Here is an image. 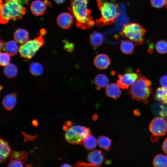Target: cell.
<instances>
[{"instance_id": "obj_19", "label": "cell", "mask_w": 167, "mask_h": 167, "mask_svg": "<svg viewBox=\"0 0 167 167\" xmlns=\"http://www.w3.org/2000/svg\"><path fill=\"white\" fill-rule=\"evenodd\" d=\"M94 82L97 89L100 90L101 88L107 86L108 84L109 80L105 75L100 73L96 76Z\"/></svg>"}, {"instance_id": "obj_25", "label": "cell", "mask_w": 167, "mask_h": 167, "mask_svg": "<svg viewBox=\"0 0 167 167\" xmlns=\"http://www.w3.org/2000/svg\"><path fill=\"white\" fill-rule=\"evenodd\" d=\"M97 142L100 148L108 150L111 146L112 140L108 137L101 135L98 137Z\"/></svg>"}, {"instance_id": "obj_38", "label": "cell", "mask_w": 167, "mask_h": 167, "mask_svg": "<svg viewBox=\"0 0 167 167\" xmlns=\"http://www.w3.org/2000/svg\"><path fill=\"white\" fill-rule=\"evenodd\" d=\"M65 124L68 127H70L72 126V125L73 123L72 121H68L65 122Z\"/></svg>"}, {"instance_id": "obj_34", "label": "cell", "mask_w": 167, "mask_h": 167, "mask_svg": "<svg viewBox=\"0 0 167 167\" xmlns=\"http://www.w3.org/2000/svg\"><path fill=\"white\" fill-rule=\"evenodd\" d=\"M159 83L162 87L167 88V75L161 77L159 79Z\"/></svg>"}, {"instance_id": "obj_4", "label": "cell", "mask_w": 167, "mask_h": 167, "mask_svg": "<svg viewBox=\"0 0 167 167\" xmlns=\"http://www.w3.org/2000/svg\"><path fill=\"white\" fill-rule=\"evenodd\" d=\"M151 84L150 80L139 74L129 88V93L132 99L146 103L152 91Z\"/></svg>"}, {"instance_id": "obj_21", "label": "cell", "mask_w": 167, "mask_h": 167, "mask_svg": "<svg viewBox=\"0 0 167 167\" xmlns=\"http://www.w3.org/2000/svg\"><path fill=\"white\" fill-rule=\"evenodd\" d=\"M155 99L164 104H167V88L163 87L158 88L156 90Z\"/></svg>"}, {"instance_id": "obj_37", "label": "cell", "mask_w": 167, "mask_h": 167, "mask_svg": "<svg viewBox=\"0 0 167 167\" xmlns=\"http://www.w3.org/2000/svg\"><path fill=\"white\" fill-rule=\"evenodd\" d=\"M24 136L25 140H28V139H34L36 137L35 136H32L31 135H28L25 134V133H24Z\"/></svg>"}, {"instance_id": "obj_41", "label": "cell", "mask_w": 167, "mask_h": 167, "mask_svg": "<svg viewBox=\"0 0 167 167\" xmlns=\"http://www.w3.org/2000/svg\"><path fill=\"white\" fill-rule=\"evenodd\" d=\"M5 42L2 40H0V48H3L5 44Z\"/></svg>"}, {"instance_id": "obj_28", "label": "cell", "mask_w": 167, "mask_h": 167, "mask_svg": "<svg viewBox=\"0 0 167 167\" xmlns=\"http://www.w3.org/2000/svg\"><path fill=\"white\" fill-rule=\"evenodd\" d=\"M28 156V153L24 151H14L11 155L10 161L17 160L23 161L25 163Z\"/></svg>"}, {"instance_id": "obj_5", "label": "cell", "mask_w": 167, "mask_h": 167, "mask_svg": "<svg viewBox=\"0 0 167 167\" xmlns=\"http://www.w3.org/2000/svg\"><path fill=\"white\" fill-rule=\"evenodd\" d=\"M146 30L139 24L131 23L124 24L122 35L132 41L135 45L142 44L144 41Z\"/></svg>"}, {"instance_id": "obj_7", "label": "cell", "mask_w": 167, "mask_h": 167, "mask_svg": "<svg viewBox=\"0 0 167 167\" xmlns=\"http://www.w3.org/2000/svg\"><path fill=\"white\" fill-rule=\"evenodd\" d=\"M44 43V40L40 35L22 44L19 47V51L21 57L30 59Z\"/></svg>"}, {"instance_id": "obj_15", "label": "cell", "mask_w": 167, "mask_h": 167, "mask_svg": "<svg viewBox=\"0 0 167 167\" xmlns=\"http://www.w3.org/2000/svg\"><path fill=\"white\" fill-rule=\"evenodd\" d=\"M16 94L11 93L6 95L2 101L3 106L6 110H9L12 109L16 104Z\"/></svg>"}, {"instance_id": "obj_43", "label": "cell", "mask_w": 167, "mask_h": 167, "mask_svg": "<svg viewBox=\"0 0 167 167\" xmlns=\"http://www.w3.org/2000/svg\"><path fill=\"white\" fill-rule=\"evenodd\" d=\"M92 118L94 120H96L97 118V115H94L92 117Z\"/></svg>"}, {"instance_id": "obj_16", "label": "cell", "mask_w": 167, "mask_h": 167, "mask_svg": "<svg viewBox=\"0 0 167 167\" xmlns=\"http://www.w3.org/2000/svg\"><path fill=\"white\" fill-rule=\"evenodd\" d=\"M14 37L15 40L16 42L22 44L28 41L29 33L26 30L19 28L15 31Z\"/></svg>"}, {"instance_id": "obj_31", "label": "cell", "mask_w": 167, "mask_h": 167, "mask_svg": "<svg viewBox=\"0 0 167 167\" xmlns=\"http://www.w3.org/2000/svg\"><path fill=\"white\" fill-rule=\"evenodd\" d=\"M152 6L156 8H161L167 5V0H150Z\"/></svg>"}, {"instance_id": "obj_40", "label": "cell", "mask_w": 167, "mask_h": 167, "mask_svg": "<svg viewBox=\"0 0 167 167\" xmlns=\"http://www.w3.org/2000/svg\"><path fill=\"white\" fill-rule=\"evenodd\" d=\"M54 1L58 4H61L63 3L65 0H54Z\"/></svg>"}, {"instance_id": "obj_35", "label": "cell", "mask_w": 167, "mask_h": 167, "mask_svg": "<svg viewBox=\"0 0 167 167\" xmlns=\"http://www.w3.org/2000/svg\"><path fill=\"white\" fill-rule=\"evenodd\" d=\"M64 49L69 52L72 51L74 48V45L66 41L64 45Z\"/></svg>"}, {"instance_id": "obj_20", "label": "cell", "mask_w": 167, "mask_h": 167, "mask_svg": "<svg viewBox=\"0 0 167 167\" xmlns=\"http://www.w3.org/2000/svg\"><path fill=\"white\" fill-rule=\"evenodd\" d=\"M98 143L97 140L93 136L90 135L85 138L81 144L83 145L87 150H91L95 148Z\"/></svg>"}, {"instance_id": "obj_2", "label": "cell", "mask_w": 167, "mask_h": 167, "mask_svg": "<svg viewBox=\"0 0 167 167\" xmlns=\"http://www.w3.org/2000/svg\"><path fill=\"white\" fill-rule=\"evenodd\" d=\"M26 11V8L20 0L0 1V22L6 24L10 20H16L22 17Z\"/></svg>"}, {"instance_id": "obj_33", "label": "cell", "mask_w": 167, "mask_h": 167, "mask_svg": "<svg viewBox=\"0 0 167 167\" xmlns=\"http://www.w3.org/2000/svg\"><path fill=\"white\" fill-rule=\"evenodd\" d=\"M74 166L76 167H95L90 163H85L80 161H79L75 163Z\"/></svg>"}, {"instance_id": "obj_24", "label": "cell", "mask_w": 167, "mask_h": 167, "mask_svg": "<svg viewBox=\"0 0 167 167\" xmlns=\"http://www.w3.org/2000/svg\"><path fill=\"white\" fill-rule=\"evenodd\" d=\"M153 163L155 167H167V155L160 154L156 155L153 159Z\"/></svg>"}, {"instance_id": "obj_6", "label": "cell", "mask_w": 167, "mask_h": 167, "mask_svg": "<svg viewBox=\"0 0 167 167\" xmlns=\"http://www.w3.org/2000/svg\"><path fill=\"white\" fill-rule=\"evenodd\" d=\"M89 128L79 125H75L69 127L65 134L66 140L72 144H80L88 136L91 135Z\"/></svg>"}, {"instance_id": "obj_44", "label": "cell", "mask_w": 167, "mask_h": 167, "mask_svg": "<svg viewBox=\"0 0 167 167\" xmlns=\"http://www.w3.org/2000/svg\"><path fill=\"white\" fill-rule=\"evenodd\" d=\"M11 0V1H19V0Z\"/></svg>"}, {"instance_id": "obj_12", "label": "cell", "mask_w": 167, "mask_h": 167, "mask_svg": "<svg viewBox=\"0 0 167 167\" xmlns=\"http://www.w3.org/2000/svg\"><path fill=\"white\" fill-rule=\"evenodd\" d=\"M110 60L108 56L104 54L97 55L94 60V64L100 70H104L108 68L110 64Z\"/></svg>"}, {"instance_id": "obj_17", "label": "cell", "mask_w": 167, "mask_h": 167, "mask_svg": "<svg viewBox=\"0 0 167 167\" xmlns=\"http://www.w3.org/2000/svg\"><path fill=\"white\" fill-rule=\"evenodd\" d=\"M89 41L91 45L94 48L99 47L103 43V36L100 32L94 31L90 36Z\"/></svg>"}, {"instance_id": "obj_26", "label": "cell", "mask_w": 167, "mask_h": 167, "mask_svg": "<svg viewBox=\"0 0 167 167\" xmlns=\"http://www.w3.org/2000/svg\"><path fill=\"white\" fill-rule=\"evenodd\" d=\"M11 149L8 142L2 139H0V155L4 156L6 158L11 153Z\"/></svg>"}, {"instance_id": "obj_23", "label": "cell", "mask_w": 167, "mask_h": 167, "mask_svg": "<svg viewBox=\"0 0 167 167\" xmlns=\"http://www.w3.org/2000/svg\"><path fill=\"white\" fill-rule=\"evenodd\" d=\"M3 72L7 77L12 78L15 77L18 73L17 66L14 64L9 63L5 66L3 69Z\"/></svg>"}, {"instance_id": "obj_22", "label": "cell", "mask_w": 167, "mask_h": 167, "mask_svg": "<svg viewBox=\"0 0 167 167\" xmlns=\"http://www.w3.org/2000/svg\"><path fill=\"white\" fill-rule=\"evenodd\" d=\"M120 48L121 51L125 54H131L134 52V43L129 40H124L121 42Z\"/></svg>"}, {"instance_id": "obj_30", "label": "cell", "mask_w": 167, "mask_h": 167, "mask_svg": "<svg viewBox=\"0 0 167 167\" xmlns=\"http://www.w3.org/2000/svg\"><path fill=\"white\" fill-rule=\"evenodd\" d=\"M11 55L6 52H1L0 54V64L1 66H5L10 63Z\"/></svg>"}, {"instance_id": "obj_14", "label": "cell", "mask_w": 167, "mask_h": 167, "mask_svg": "<svg viewBox=\"0 0 167 167\" xmlns=\"http://www.w3.org/2000/svg\"><path fill=\"white\" fill-rule=\"evenodd\" d=\"M30 10L32 13L36 16L43 15L46 9L45 4L40 0H36L32 2L30 5Z\"/></svg>"}, {"instance_id": "obj_13", "label": "cell", "mask_w": 167, "mask_h": 167, "mask_svg": "<svg viewBox=\"0 0 167 167\" xmlns=\"http://www.w3.org/2000/svg\"><path fill=\"white\" fill-rule=\"evenodd\" d=\"M105 92L108 97L115 100L120 96L122 93L119 86L115 83L108 84L105 88Z\"/></svg>"}, {"instance_id": "obj_3", "label": "cell", "mask_w": 167, "mask_h": 167, "mask_svg": "<svg viewBox=\"0 0 167 167\" xmlns=\"http://www.w3.org/2000/svg\"><path fill=\"white\" fill-rule=\"evenodd\" d=\"M101 17L96 20L99 27L108 25L113 24L119 15L118 5L113 1L106 0H96Z\"/></svg>"}, {"instance_id": "obj_29", "label": "cell", "mask_w": 167, "mask_h": 167, "mask_svg": "<svg viewBox=\"0 0 167 167\" xmlns=\"http://www.w3.org/2000/svg\"><path fill=\"white\" fill-rule=\"evenodd\" d=\"M156 49L159 53L164 54L167 53V41L164 40L158 41L156 45Z\"/></svg>"}, {"instance_id": "obj_8", "label": "cell", "mask_w": 167, "mask_h": 167, "mask_svg": "<svg viewBox=\"0 0 167 167\" xmlns=\"http://www.w3.org/2000/svg\"><path fill=\"white\" fill-rule=\"evenodd\" d=\"M149 130L152 133L156 136H163L167 131V122L161 117H156L150 123Z\"/></svg>"}, {"instance_id": "obj_32", "label": "cell", "mask_w": 167, "mask_h": 167, "mask_svg": "<svg viewBox=\"0 0 167 167\" xmlns=\"http://www.w3.org/2000/svg\"><path fill=\"white\" fill-rule=\"evenodd\" d=\"M25 163L21 160H14L10 161L8 166V167H23Z\"/></svg>"}, {"instance_id": "obj_39", "label": "cell", "mask_w": 167, "mask_h": 167, "mask_svg": "<svg viewBox=\"0 0 167 167\" xmlns=\"http://www.w3.org/2000/svg\"><path fill=\"white\" fill-rule=\"evenodd\" d=\"M32 125L34 126H36L38 125L37 121L36 119H34L32 121Z\"/></svg>"}, {"instance_id": "obj_9", "label": "cell", "mask_w": 167, "mask_h": 167, "mask_svg": "<svg viewBox=\"0 0 167 167\" xmlns=\"http://www.w3.org/2000/svg\"><path fill=\"white\" fill-rule=\"evenodd\" d=\"M139 74L138 71L132 72L131 70H128L123 74L118 75L117 84L122 88L128 89L134 83Z\"/></svg>"}, {"instance_id": "obj_42", "label": "cell", "mask_w": 167, "mask_h": 167, "mask_svg": "<svg viewBox=\"0 0 167 167\" xmlns=\"http://www.w3.org/2000/svg\"><path fill=\"white\" fill-rule=\"evenodd\" d=\"M61 166L63 167H71L72 166L69 164L66 163V164H64L62 165Z\"/></svg>"}, {"instance_id": "obj_36", "label": "cell", "mask_w": 167, "mask_h": 167, "mask_svg": "<svg viewBox=\"0 0 167 167\" xmlns=\"http://www.w3.org/2000/svg\"><path fill=\"white\" fill-rule=\"evenodd\" d=\"M162 149L164 152L167 155V139H166L163 143Z\"/></svg>"}, {"instance_id": "obj_11", "label": "cell", "mask_w": 167, "mask_h": 167, "mask_svg": "<svg viewBox=\"0 0 167 167\" xmlns=\"http://www.w3.org/2000/svg\"><path fill=\"white\" fill-rule=\"evenodd\" d=\"M57 22L58 26L61 28L68 29L73 23V16L67 12L62 13L58 16Z\"/></svg>"}, {"instance_id": "obj_10", "label": "cell", "mask_w": 167, "mask_h": 167, "mask_svg": "<svg viewBox=\"0 0 167 167\" xmlns=\"http://www.w3.org/2000/svg\"><path fill=\"white\" fill-rule=\"evenodd\" d=\"M87 160L89 163L95 167L100 166L105 161L102 151L98 150L93 151L89 153Z\"/></svg>"}, {"instance_id": "obj_1", "label": "cell", "mask_w": 167, "mask_h": 167, "mask_svg": "<svg viewBox=\"0 0 167 167\" xmlns=\"http://www.w3.org/2000/svg\"><path fill=\"white\" fill-rule=\"evenodd\" d=\"M88 0H71L68 9L75 18L77 27L82 29L91 28L95 22L90 15L91 10L88 8Z\"/></svg>"}, {"instance_id": "obj_18", "label": "cell", "mask_w": 167, "mask_h": 167, "mask_svg": "<svg viewBox=\"0 0 167 167\" xmlns=\"http://www.w3.org/2000/svg\"><path fill=\"white\" fill-rule=\"evenodd\" d=\"M17 43L15 41H9L5 43L2 49L11 56H13L16 54L19 50V47Z\"/></svg>"}, {"instance_id": "obj_27", "label": "cell", "mask_w": 167, "mask_h": 167, "mask_svg": "<svg viewBox=\"0 0 167 167\" xmlns=\"http://www.w3.org/2000/svg\"><path fill=\"white\" fill-rule=\"evenodd\" d=\"M30 72L33 75L38 76L41 75L43 72V67L40 64L36 62L32 63L29 67Z\"/></svg>"}]
</instances>
